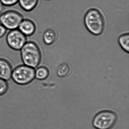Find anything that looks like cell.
Here are the masks:
<instances>
[{"instance_id":"6","label":"cell","mask_w":129,"mask_h":129,"mask_svg":"<svg viewBox=\"0 0 129 129\" xmlns=\"http://www.w3.org/2000/svg\"><path fill=\"white\" fill-rule=\"evenodd\" d=\"M27 41V37L18 29L9 30L6 37L7 45L15 51H20Z\"/></svg>"},{"instance_id":"14","label":"cell","mask_w":129,"mask_h":129,"mask_svg":"<svg viewBox=\"0 0 129 129\" xmlns=\"http://www.w3.org/2000/svg\"><path fill=\"white\" fill-rule=\"evenodd\" d=\"M9 89V84L7 81L0 78V96L6 93Z\"/></svg>"},{"instance_id":"2","label":"cell","mask_w":129,"mask_h":129,"mask_svg":"<svg viewBox=\"0 0 129 129\" xmlns=\"http://www.w3.org/2000/svg\"><path fill=\"white\" fill-rule=\"evenodd\" d=\"M84 25L92 34L99 36L103 33L105 29V19L101 12L95 8L90 9L84 18Z\"/></svg>"},{"instance_id":"17","label":"cell","mask_w":129,"mask_h":129,"mask_svg":"<svg viewBox=\"0 0 129 129\" xmlns=\"http://www.w3.org/2000/svg\"><path fill=\"white\" fill-rule=\"evenodd\" d=\"M4 5L3 4L1 1L0 0V14L2 13L3 12L4 9Z\"/></svg>"},{"instance_id":"5","label":"cell","mask_w":129,"mask_h":129,"mask_svg":"<svg viewBox=\"0 0 129 129\" xmlns=\"http://www.w3.org/2000/svg\"><path fill=\"white\" fill-rule=\"evenodd\" d=\"M24 18L23 14L18 10L10 9L0 14V24L7 30L18 29L22 21Z\"/></svg>"},{"instance_id":"8","label":"cell","mask_w":129,"mask_h":129,"mask_svg":"<svg viewBox=\"0 0 129 129\" xmlns=\"http://www.w3.org/2000/svg\"><path fill=\"white\" fill-rule=\"evenodd\" d=\"M18 29L27 37L33 36L35 34L37 26L33 20L24 18L19 24Z\"/></svg>"},{"instance_id":"1","label":"cell","mask_w":129,"mask_h":129,"mask_svg":"<svg viewBox=\"0 0 129 129\" xmlns=\"http://www.w3.org/2000/svg\"><path fill=\"white\" fill-rule=\"evenodd\" d=\"M20 51L23 64L36 69L40 66L42 53L39 45L34 41H27Z\"/></svg>"},{"instance_id":"10","label":"cell","mask_w":129,"mask_h":129,"mask_svg":"<svg viewBox=\"0 0 129 129\" xmlns=\"http://www.w3.org/2000/svg\"><path fill=\"white\" fill-rule=\"evenodd\" d=\"M49 69L46 66H39L35 69V78L38 80H46L49 77Z\"/></svg>"},{"instance_id":"7","label":"cell","mask_w":129,"mask_h":129,"mask_svg":"<svg viewBox=\"0 0 129 129\" xmlns=\"http://www.w3.org/2000/svg\"><path fill=\"white\" fill-rule=\"evenodd\" d=\"M13 67L9 59L4 57H0V78L7 81L12 77Z\"/></svg>"},{"instance_id":"13","label":"cell","mask_w":129,"mask_h":129,"mask_svg":"<svg viewBox=\"0 0 129 129\" xmlns=\"http://www.w3.org/2000/svg\"><path fill=\"white\" fill-rule=\"evenodd\" d=\"M71 72L70 66L66 63H63L59 66L57 71V74L58 77L63 78L67 77Z\"/></svg>"},{"instance_id":"16","label":"cell","mask_w":129,"mask_h":129,"mask_svg":"<svg viewBox=\"0 0 129 129\" xmlns=\"http://www.w3.org/2000/svg\"><path fill=\"white\" fill-rule=\"evenodd\" d=\"M8 30L2 24H0V39L3 37L7 33Z\"/></svg>"},{"instance_id":"18","label":"cell","mask_w":129,"mask_h":129,"mask_svg":"<svg viewBox=\"0 0 129 129\" xmlns=\"http://www.w3.org/2000/svg\"><path fill=\"white\" fill-rule=\"evenodd\" d=\"M48 1H49V0H48Z\"/></svg>"},{"instance_id":"4","label":"cell","mask_w":129,"mask_h":129,"mask_svg":"<svg viewBox=\"0 0 129 129\" xmlns=\"http://www.w3.org/2000/svg\"><path fill=\"white\" fill-rule=\"evenodd\" d=\"M117 114L111 111H102L94 117L93 126L96 129H111L117 121Z\"/></svg>"},{"instance_id":"11","label":"cell","mask_w":129,"mask_h":129,"mask_svg":"<svg viewBox=\"0 0 129 129\" xmlns=\"http://www.w3.org/2000/svg\"><path fill=\"white\" fill-rule=\"evenodd\" d=\"M43 39L44 43L46 45H52L56 40V33L53 29H47L44 33Z\"/></svg>"},{"instance_id":"9","label":"cell","mask_w":129,"mask_h":129,"mask_svg":"<svg viewBox=\"0 0 129 129\" xmlns=\"http://www.w3.org/2000/svg\"><path fill=\"white\" fill-rule=\"evenodd\" d=\"M38 1L39 0H19L18 3L22 10L30 12L36 9Z\"/></svg>"},{"instance_id":"3","label":"cell","mask_w":129,"mask_h":129,"mask_svg":"<svg viewBox=\"0 0 129 129\" xmlns=\"http://www.w3.org/2000/svg\"><path fill=\"white\" fill-rule=\"evenodd\" d=\"M11 78L15 83L24 86L31 83L35 79V69L22 64L14 68Z\"/></svg>"},{"instance_id":"12","label":"cell","mask_w":129,"mask_h":129,"mask_svg":"<svg viewBox=\"0 0 129 129\" xmlns=\"http://www.w3.org/2000/svg\"><path fill=\"white\" fill-rule=\"evenodd\" d=\"M118 42L122 49L127 53L129 52V34L125 33L118 38Z\"/></svg>"},{"instance_id":"15","label":"cell","mask_w":129,"mask_h":129,"mask_svg":"<svg viewBox=\"0 0 129 129\" xmlns=\"http://www.w3.org/2000/svg\"><path fill=\"white\" fill-rule=\"evenodd\" d=\"M4 6L12 7L18 3L19 0H1Z\"/></svg>"}]
</instances>
